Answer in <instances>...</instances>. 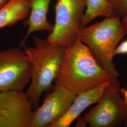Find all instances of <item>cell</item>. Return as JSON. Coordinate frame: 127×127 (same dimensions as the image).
<instances>
[{"mask_svg": "<svg viewBox=\"0 0 127 127\" xmlns=\"http://www.w3.org/2000/svg\"><path fill=\"white\" fill-rule=\"evenodd\" d=\"M112 77L97 62L78 36L72 45L65 48L54 83L77 95Z\"/></svg>", "mask_w": 127, "mask_h": 127, "instance_id": "cell-1", "label": "cell"}, {"mask_svg": "<svg viewBox=\"0 0 127 127\" xmlns=\"http://www.w3.org/2000/svg\"><path fill=\"white\" fill-rule=\"evenodd\" d=\"M33 111L24 91H0V127H30Z\"/></svg>", "mask_w": 127, "mask_h": 127, "instance_id": "cell-7", "label": "cell"}, {"mask_svg": "<svg viewBox=\"0 0 127 127\" xmlns=\"http://www.w3.org/2000/svg\"><path fill=\"white\" fill-rule=\"evenodd\" d=\"M76 96L63 87L55 84L42 104L34 110L30 127H50L67 112Z\"/></svg>", "mask_w": 127, "mask_h": 127, "instance_id": "cell-8", "label": "cell"}, {"mask_svg": "<svg viewBox=\"0 0 127 127\" xmlns=\"http://www.w3.org/2000/svg\"><path fill=\"white\" fill-rule=\"evenodd\" d=\"M31 67L21 47L0 51V91H24L29 84Z\"/></svg>", "mask_w": 127, "mask_h": 127, "instance_id": "cell-6", "label": "cell"}, {"mask_svg": "<svg viewBox=\"0 0 127 127\" xmlns=\"http://www.w3.org/2000/svg\"><path fill=\"white\" fill-rule=\"evenodd\" d=\"M122 22H123V25L127 27V16L123 18V19H122Z\"/></svg>", "mask_w": 127, "mask_h": 127, "instance_id": "cell-17", "label": "cell"}, {"mask_svg": "<svg viewBox=\"0 0 127 127\" xmlns=\"http://www.w3.org/2000/svg\"><path fill=\"white\" fill-rule=\"evenodd\" d=\"M76 95L65 114L49 127H68L91 105L97 103L111 79Z\"/></svg>", "mask_w": 127, "mask_h": 127, "instance_id": "cell-9", "label": "cell"}, {"mask_svg": "<svg viewBox=\"0 0 127 127\" xmlns=\"http://www.w3.org/2000/svg\"><path fill=\"white\" fill-rule=\"evenodd\" d=\"M29 13L30 8L26 0H12L0 9V29L25 20Z\"/></svg>", "mask_w": 127, "mask_h": 127, "instance_id": "cell-11", "label": "cell"}, {"mask_svg": "<svg viewBox=\"0 0 127 127\" xmlns=\"http://www.w3.org/2000/svg\"><path fill=\"white\" fill-rule=\"evenodd\" d=\"M127 54V40L118 44L114 51V57L118 55Z\"/></svg>", "mask_w": 127, "mask_h": 127, "instance_id": "cell-14", "label": "cell"}, {"mask_svg": "<svg viewBox=\"0 0 127 127\" xmlns=\"http://www.w3.org/2000/svg\"><path fill=\"white\" fill-rule=\"evenodd\" d=\"M33 40V46L23 47L31 67V80L26 93L35 110L39 106L42 94L52 88L65 48L37 36Z\"/></svg>", "mask_w": 127, "mask_h": 127, "instance_id": "cell-2", "label": "cell"}, {"mask_svg": "<svg viewBox=\"0 0 127 127\" xmlns=\"http://www.w3.org/2000/svg\"><path fill=\"white\" fill-rule=\"evenodd\" d=\"M86 2L87 0H57L54 27L48 40L65 48L72 45L82 27Z\"/></svg>", "mask_w": 127, "mask_h": 127, "instance_id": "cell-5", "label": "cell"}, {"mask_svg": "<svg viewBox=\"0 0 127 127\" xmlns=\"http://www.w3.org/2000/svg\"><path fill=\"white\" fill-rule=\"evenodd\" d=\"M115 15L107 0H87L86 8L82 21V27L98 17L105 18Z\"/></svg>", "mask_w": 127, "mask_h": 127, "instance_id": "cell-12", "label": "cell"}, {"mask_svg": "<svg viewBox=\"0 0 127 127\" xmlns=\"http://www.w3.org/2000/svg\"><path fill=\"white\" fill-rule=\"evenodd\" d=\"M118 77H112L97 104L79 118L76 127H127V105Z\"/></svg>", "mask_w": 127, "mask_h": 127, "instance_id": "cell-4", "label": "cell"}, {"mask_svg": "<svg viewBox=\"0 0 127 127\" xmlns=\"http://www.w3.org/2000/svg\"><path fill=\"white\" fill-rule=\"evenodd\" d=\"M115 14L121 18L127 16V0H107Z\"/></svg>", "mask_w": 127, "mask_h": 127, "instance_id": "cell-13", "label": "cell"}, {"mask_svg": "<svg viewBox=\"0 0 127 127\" xmlns=\"http://www.w3.org/2000/svg\"><path fill=\"white\" fill-rule=\"evenodd\" d=\"M127 34V27L121 17L114 15L82 27L78 36L100 66L112 77H118L120 74L113 63L114 51Z\"/></svg>", "mask_w": 127, "mask_h": 127, "instance_id": "cell-3", "label": "cell"}, {"mask_svg": "<svg viewBox=\"0 0 127 127\" xmlns=\"http://www.w3.org/2000/svg\"><path fill=\"white\" fill-rule=\"evenodd\" d=\"M120 93L124 96V101L127 105V89H120Z\"/></svg>", "mask_w": 127, "mask_h": 127, "instance_id": "cell-15", "label": "cell"}, {"mask_svg": "<svg viewBox=\"0 0 127 127\" xmlns=\"http://www.w3.org/2000/svg\"><path fill=\"white\" fill-rule=\"evenodd\" d=\"M12 0H0V9L8 4Z\"/></svg>", "mask_w": 127, "mask_h": 127, "instance_id": "cell-16", "label": "cell"}, {"mask_svg": "<svg viewBox=\"0 0 127 127\" xmlns=\"http://www.w3.org/2000/svg\"><path fill=\"white\" fill-rule=\"evenodd\" d=\"M26 0L29 5L30 13L24 24L27 27V32L20 42V47L25 45L27 38L32 33L40 31H48L50 33L54 27V25L51 24L47 18L52 0Z\"/></svg>", "mask_w": 127, "mask_h": 127, "instance_id": "cell-10", "label": "cell"}]
</instances>
